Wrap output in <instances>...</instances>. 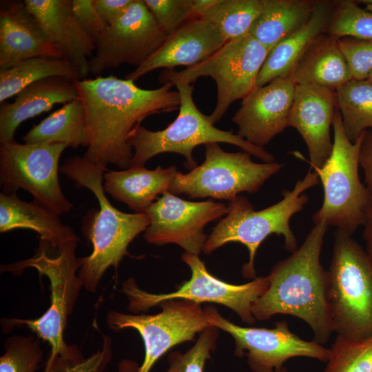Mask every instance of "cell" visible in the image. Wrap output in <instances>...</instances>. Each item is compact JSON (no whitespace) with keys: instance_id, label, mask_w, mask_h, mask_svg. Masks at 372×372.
Returning a JSON list of instances; mask_svg holds the SVG:
<instances>
[{"instance_id":"obj_29","label":"cell","mask_w":372,"mask_h":372,"mask_svg":"<svg viewBox=\"0 0 372 372\" xmlns=\"http://www.w3.org/2000/svg\"><path fill=\"white\" fill-rule=\"evenodd\" d=\"M60 76L82 79L79 70L67 59L35 56L0 70V103L16 96L29 85L42 79Z\"/></svg>"},{"instance_id":"obj_13","label":"cell","mask_w":372,"mask_h":372,"mask_svg":"<svg viewBox=\"0 0 372 372\" xmlns=\"http://www.w3.org/2000/svg\"><path fill=\"white\" fill-rule=\"evenodd\" d=\"M154 315H132L116 311L107 314V327L118 331L132 328L143 338V362L138 372H151L156 362L176 344L193 340L211 324L200 304L187 300H169L158 304Z\"/></svg>"},{"instance_id":"obj_11","label":"cell","mask_w":372,"mask_h":372,"mask_svg":"<svg viewBox=\"0 0 372 372\" xmlns=\"http://www.w3.org/2000/svg\"><path fill=\"white\" fill-rule=\"evenodd\" d=\"M181 259L189 266L192 275L190 279L174 292L151 293L142 290L134 278L124 282L123 291L129 300L128 310L140 312L166 300H187L198 304H220L232 309L244 322L248 324L256 322L251 307L268 289L267 276L256 277L245 284L233 285L211 275L198 256L185 252Z\"/></svg>"},{"instance_id":"obj_5","label":"cell","mask_w":372,"mask_h":372,"mask_svg":"<svg viewBox=\"0 0 372 372\" xmlns=\"http://www.w3.org/2000/svg\"><path fill=\"white\" fill-rule=\"evenodd\" d=\"M76 246L77 243L68 245L51 256L50 247L40 242L32 258L1 266V272L8 271L14 275L22 273L26 268H34L40 275L45 276L50 282V305L43 316L37 319L3 318L1 320L4 331L15 327H25L48 342L51 351L45 364L58 357L69 356L79 351L76 347L67 344L64 340L68 318L72 313L83 287L78 275L81 262L75 254Z\"/></svg>"},{"instance_id":"obj_35","label":"cell","mask_w":372,"mask_h":372,"mask_svg":"<svg viewBox=\"0 0 372 372\" xmlns=\"http://www.w3.org/2000/svg\"><path fill=\"white\" fill-rule=\"evenodd\" d=\"M0 372H37L43 358L39 339L14 335L6 339Z\"/></svg>"},{"instance_id":"obj_39","label":"cell","mask_w":372,"mask_h":372,"mask_svg":"<svg viewBox=\"0 0 372 372\" xmlns=\"http://www.w3.org/2000/svg\"><path fill=\"white\" fill-rule=\"evenodd\" d=\"M208 359L207 354L204 351L192 349L177 355L166 372H204Z\"/></svg>"},{"instance_id":"obj_28","label":"cell","mask_w":372,"mask_h":372,"mask_svg":"<svg viewBox=\"0 0 372 372\" xmlns=\"http://www.w3.org/2000/svg\"><path fill=\"white\" fill-rule=\"evenodd\" d=\"M196 19L218 28L227 42L249 34L262 10L261 0H191Z\"/></svg>"},{"instance_id":"obj_25","label":"cell","mask_w":372,"mask_h":372,"mask_svg":"<svg viewBox=\"0 0 372 372\" xmlns=\"http://www.w3.org/2000/svg\"><path fill=\"white\" fill-rule=\"evenodd\" d=\"M326 2H318L311 17L300 28L271 48L259 72L256 85L263 86L291 74L304 54L317 41L330 21Z\"/></svg>"},{"instance_id":"obj_23","label":"cell","mask_w":372,"mask_h":372,"mask_svg":"<svg viewBox=\"0 0 372 372\" xmlns=\"http://www.w3.org/2000/svg\"><path fill=\"white\" fill-rule=\"evenodd\" d=\"M17 229H30L41 238L40 242L48 245L54 251L72 243L79 237L59 216L41 204L26 202L16 194H0V232Z\"/></svg>"},{"instance_id":"obj_42","label":"cell","mask_w":372,"mask_h":372,"mask_svg":"<svg viewBox=\"0 0 372 372\" xmlns=\"http://www.w3.org/2000/svg\"><path fill=\"white\" fill-rule=\"evenodd\" d=\"M362 237L366 245V251L372 258V204L366 211L365 220L363 224Z\"/></svg>"},{"instance_id":"obj_21","label":"cell","mask_w":372,"mask_h":372,"mask_svg":"<svg viewBox=\"0 0 372 372\" xmlns=\"http://www.w3.org/2000/svg\"><path fill=\"white\" fill-rule=\"evenodd\" d=\"M64 57L50 43L24 1L0 3V70L35 56Z\"/></svg>"},{"instance_id":"obj_18","label":"cell","mask_w":372,"mask_h":372,"mask_svg":"<svg viewBox=\"0 0 372 372\" xmlns=\"http://www.w3.org/2000/svg\"><path fill=\"white\" fill-rule=\"evenodd\" d=\"M335 105V90L313 83L296 84L289 127L295 128L305 142L309 155V161H305L311 168H321L331 154Z\"/></svg>"},{"instance_id":"obj_30","label":"cell","mask_w":372,"mask_h":372,"mask_svg":"<svg viewBox=\"0 0 372 372\" xmlns=\"http://www.w3.org/2000/svg\"><path fill=\"white\" fill-rule=\"evenodd\" d=\"M85 134V110L79 98L34 125L22 138L25 143H63L75 149L83 146Z\"/></svg>"},{"instance_id":"obj_2","label":"cell","mask_w":372,"mask_h":372,"mask_svg":"<svg viewBox=\"0 0 372 372\" xmlns=\"http://www.w3.org/2000/svg\"><path fill=\"white\" fill-rule=\"evenodd\" d=\"M328 226L315 224L304 242L278 262L269 275V287L251 307L256 320H267L277 314L304 320L313 331V340L327 343L333 328L328 300V271L320 254Z\"/></svg>"},{"instance_id":"obj_24","label":"cell","mask_w":372,"mask_h":372,"mask_svg":"<svg viewBox=\"0 0 372 372\" xmlns=\"http://www.w3.org/2000/svg\"><path fill=\"white\" fill-rule=\"evenodd\" d=\"M178 172L174 166L108 170L103 174V187L105 192L134 213H145L158 195L169 191Z\"/></svg>"},{"instance_id":"obj_15","label":"cell","mask_w":372,"mask_h":372,"mask_svg":"<svg viewBox=\"0 0 372 372\" xmlns=\"http://www.w3.org/2000/svg\"><path fill=\"white\" fill-rule=\"evenodd\" d=\"M161 29L143 0H133L124 14L106 25L96 41L90 59V73H101L123 64L144 63L165 41Z\"/></svg>"},{"instance_id":"obj_19","label":"cell","mask_w":372,"mask_h":372,"mask_svg":"<svg viewBox=\"0 0 372 372\" xmlns=\"http://www.w3.org/2000/svg\"><path fill=\"white\" fill-rule=\"evenodd\" d=\"M226 43L220 30L211 23L199 18L189 20L168 36L162 46L144 63L127 74L125 79L136 81L157 69L195 65Z\"/></svg>"},{"instance_id":"obj_34","label":"cell","mask_w":372,"mask_h":372,"mask_svg":"<svg viewBox=\"0 0 372 372\" xmlns=\"http://www.w3.org/2000/svg\"><path fill=\"white\" fill-rule=\"evenodd\" d=\"M112 358L111 340L103 335L102 349L84 358L79 351L69 356H60L45 364L43 372H103ZM138 366L129 360L118 364V372H137Z\"/></svg>"},{"instance_id":"obj_12","label":"cell","mask_w":372,"mask_h":372,"mask_svg":"<svg viewBox=\"0 0 372 372\" xmlns=\"http://www.w3.org/2000/svg\"><path fill=\"white\" fill-rule=\"evenodd\" d=\"M63 143H19L14 140L0 145V181L3 193L28 192L34 201L59 216L72 205L63 194L59 179Z\"/></svg>"},{"instance_id":"obj_40","label":"cell","mask_w":372,"mask_h":372,"mask_svg":"<svg viewBox=\"0 0 372 372\" xmlns=\"http://www.w3.org/2000/svg\"><path fill=\"white\" fill-rule=\"evenodd\" d=\"M133 0H94L95 8L103 23L110 25L126 11Z\"/></svg>"},{"instance_id":"obj_8","label":"cell","mask_w":372,"mask_h":372,"mask_svg":"<svg viewBox=\"0 0 372 372\" xmlns=\"http://www.w3.org/2000/svg\"><path fill=\"white\" fill-rule=\"evenodd\" d=\"M331 154L321 168H311L321 182L322 206L312 216L315 224L324 223L353 236L362 226L372 204L369 192L360 178V149L362 134L355 143L347 137L338 109L333 122Z\"/></svg>"},{"instance_id":"obj_45","label":"cell","mask_w":372,"mask_h":372,"mask_svg":"<svg viewBox=\"0 0 372 372\" xmlns=\"http://www.w3.org/2000/svg\"><path fill=\"white\" fill-rule=\"evenodd\" d=\"M280 372H287V369L285 366H284Z\"/></svg>"},{"instance_id":"obj_4","label":"cell","mask_w":372,"mask_h":372,"mask_svg":"<svg viewBox=\"0 0 372 372\" xmlns=\"http://www.w3.org/2000/svg\"><path fill=\"white\" fill-rule=\"evenodd\" d=\"M319 183L318 174L310 168L291 190H283L280 201L259 211L254 209L247 198L237 196L229 202L226 216L212 229L203 253L210 254L229 242L243 244L249 251V261L243 265L242 274L247 279L255 278V256L260 244L268 236L273 234L282 236L285 248L291 253L298 248L289 222L309 201L308 196L304 192Z\"/></svg>"},{"instance_id":"obj_7","label":"cell","mask_w":372,"mask_h":372,"mask_svg":"<svg viewBox=\"0 0 372 372\" xmlns=\"http://www.w3.org/2000/svg\"><path fill=\"white\" fill-rule=\"evenodd\" d=\"M327 271L333 332L356 340L371 336V257L352 236L336 229Z\"/></svg>"},{"instance_id":"obj_33","label":"cell","mask_w":372,"mask_h":372,"mask_svg":"<svg viewBox=\"0 0 372 372\" xmlns=\"http://www.w3.org/2000/svg\"><path fill=\"white\" fill-rule=\"evenodd\" d=\"M335 4L327 28L331 36L372 39V12L360 7L356 1H339Z\"/></svg>"},{"instance_id":"obj_36","label":"cell","mask_w":372,"mask_h":372,"mask_svg":"<svg viewBox=\"0 0 372 372\" xmlns=\"http://www.w3.org/2000/svg\"><path fill=\"white\" fill-rule=\"evenodd\" d=\"M161 29L169 36L196 19L191 0H143Z\"/></svg>"},{"instance_id":"obj_14","label":"cell","mask_w":372,"mask_h":372,"mask_svg":"<svg viewBox=\"0 0 372 372\" xmlns=\"http://www.w3.org/2000/svg\"><path fill=\"white\" fill-rule=\"evenodd\" d=\"M208 322L229 333L234 340V355L247 356L253 372H280L283 364L296 357L327 362V349L314 340L307 341L290 331L287 322L278 321L272 329L238 326L223 318L215 307L204 309Z\"/></svg>"},{"instance_id":"obj_27","label":"cell","mask_w":372,"mask_h":372,"mask_svg":"<svg viewBox=\"0 0 372 372\" xmlns=\"http://www.w3.org/2000/svg\"><path fill=\"white\" fill-rule=\"evenodd\" d=\"M261 12L249 34L270 50L307 21L318 1L261 0Z\"/></svg>"},{"instance_id":"obj_3","label":"cell","mask_w":372,"mask_h":372,"mask_svg":"<svg viewBox=\"0 0 372 372\" xmlns=\"http://www.w3.org/2000/svg\"><path fill=\"white\" fill-rule=\"evenodd\" d=\"M107 171L78 156L68 158L59 167V172L72 180L76 187L92 192L99 204V209L90 210L82 223V232L90 241L92 251L80 258L78 275L83 287L90 292L96 291L108 268H118L123 258L129 255V245L149 224L146 214L125 213L110 203L103 185V174Z\"/></svg>"},{"instance_id":"obj_22","label":"cell","mask_w":372,"mask_h":372,"mask_svg":"<svg viewBox=\"0 0 372 372\" xmlns=\"http://www.w3.org/2000/svg\"><path fill=\"white\" fill-rule=\"evenodd\" d=\"M79 99L74 81L60 76L49 77L21 90L12 103L0 107V143L14 141L17 128L28 119L50 111L55 104Z\"/></svg>"},{"instance_id":"obj_31","label":"cell","mask_w":372,"mask_h":372,"mask_svg":"<svg viewBox=\"0 0 372 372\" xmlns=\"http://www.w3.org/2000/svg\"><path fill=\"white\" fill-rule=\"evenodd\" d=\"M344 130L352 143L372 130V82L352 79L335 90Z\"/></svg>"},{"instance_id":"obj_20","label":"cell","mask_w":372,"mask_h":372,"mask_svg":"<svg viewBox=\"0 0 372 372\" xmlns=\"http://www.w3.org/2000/svg\"><path fill=\"white\" fill-rule=\"evenodd\" d=\"M24 2L47 40L79 70L82 79H85L90 73L89 61L96 44L76 21L72 0H25Z\"/></svg>"},{"instance_id":"obj_9","label":"cell","mask_w":372,"mask_h":372,"mask_svg":"<svg viewBox=\"0 0 372 372\" xmlns=\"http://www.w3.org/2000/svg\"><path fill=\"white\" fill-rule=\"evenodd\" d=\"M269 51L249 34L227 42L195 65L181 71L164 70L159 81L162 83L170 81L192 84L201 76L212 78L216 83L217 100L209 119L214 125L234 102L243 99L257 86V79Z\"/></svg>"},{"instance_id":"obj_26","label":"cell","mask_w":372,"mask_h":372,"mask_svg":"<svg viewBox=\"0 0 372 372\" xmlns=\"http://www.w3.org/2000/svg\"><path fill=\"white\" fill-rule=\"evenodd\" d=\"M338 38H319L289 76L296 84L313 83L333 90L352 79Z\"/></svg>"},{"instance_id":"obj_6","label":"cell","mask_w":372,"mask_h":372,"mask_svg":"<svg viewBox=\"0 0 372 372\" xmlns=\"http://www.w3.org/2000/svg\"><path fill=\"white\" fill-rule=\"evenodd\" d=\"M179 93L180 104L175 120L166 128L152 131L137 125L129 134L127 143L134 150L130 167H145L154 156L166 152L177 153L185 158L184 166L196 167L194 149L202 144L225 143L236 145L263 163L274 162V156L264 147L256 146L232 131L220 130L212 124L209 116L203 114L193 99L194 85L173 83Z\"/></svg>"},{"instance_id":"obj_44","label":"cell","mask_w":372,"mask_h":372,"mask_svg":"<svg viewBox=\"0 0 372 372\" xmlns=\"http://www.w3.org/2000/svg\"><path fill=\"white\" fill-rule=\"evenodd\" d=\"M369 81L372 82V71L369 73L368 79Z\"/></svg>"},{"instance_id":"obj_16","label":"cell","mask_w":372,"mask_h":372,"mask_svg":"<svg viewBox=\"0 0 372 372\" xmlns=\"http://www.w3.org/2000/svg\"><path fill=\"white\" fill-rule=\"evenodd\" d=\"M227 212V206L223 203L192 202L167 192L145 210L149 224L143 238L156 245L176 244L185 252L198 256L208 238L205 227Z\"/></svg>"},{"instance_id":"obj_38","label":"cell","mask_w":372,"mask_h":372,"mask_svg":"<svg viewBox=\"0 0 372 372\" xmlns=\"http://www.w3.org/2000/svg\"><path fill=\"white\" fill-rule=\"evenodd\" d=\"M74 15L83 30L95 42L106 25L100 18L94 0H72Z\"/></svg>"},{"instance_id":"obj_41","label":"cell","mask_w":372,"mask_h":372,"mask_svg":"<svg viewBox=\"0 0 372 372\" xmlns=\"http://www.w3.org/2000/svg\"><path fill=\"white\" fill-rule=\"evenodd\" d=\"M364 175V183L372 203V130H366L362 138L359 158Z\"/></svg>"},{"instance_id":"obj_32","label":"cell","mask_w":372,"mask_h":372,"mask_svg":"<svg viewBox=\"0 0 372 372\" xmlns=\"http://www.w3.org/2000/svg\"><path fill=\"white\" fill-rule=\"evenodd\" d=\"M322 372H372V335L356 340L337 335Z\"/></svg>"},{"instance_id":"obj_37","label":"cell","mask_w":372,"mask_h":372,"mask_svg":"<svg viewBox=\"0 0 372 372\" xmlns=\"http://www.w3.org/2000/svg\"><path fill=\"white\" fill-rule=\"evenodd\" d=\"M338 43L352 79H367L372 71V39L342 37L339 39Z\"/></svg>"},{"instance_id":"obj_10","label":"cell","mask_w":372,"mask_h":372,"mask_svg":"<svg viewBox=\"0 0 372 372\" xmlns=\"http://www.w3.org/2000/svg\"><path fill=\"white\" fill-rule=\"evenodd\" d=\"M204 162L189 173L178 172L169 192L190 198L231 201L239 193H256L285 166L277 162L258 163L245 151L227 152L216 143L205 145Z\"/></svg>"},{"instance_id":"obj_1","label":"cell","mask_w":372,"mask_h":372,"mask_svg":"<svg viewBox=\"0 0 372 372\" xmlns=\"http://www.w3.org/2000/svg\"><path fill=\"white\" fill-rule=\"evenodd\" d=\"M74 84L85 114L83 157L107 169L108 165L129 168L134 152L127 143L130 132L146 117L175 111L180 104L170 81L146 90L111 74L76 80Z\"/></svg>"},{"instance_id":"obj_17","label":"cell","mask_w":372,"mask_h":372,"mask_svg":"<svg viewBox=\"0 0 372 372\" xmlns=\"http://www.w3.org/2000/svg\"><path fill=\"white\" fill-rule=\"evenodd\" d=\"M296 83L290 77L276 78L256 86L242 99L232 118L238 134L249 143L263 147L289 127Z\"/></svg>"},{"instance_id":"obj_43","label":"cell","mask_w":372,"mask_h":372,"mask_svg":"<svg viewBox=\"0 0 372 372\" xmlns=\"http://www.w3.org/2000/svg\"><path fill=\"white\" fill-rule=\"evenodd\" d=\"M358 3H362L366 6L365 9L366 10L372 12V0H360L356 1Z\"/></svg>"}]
</instances>
